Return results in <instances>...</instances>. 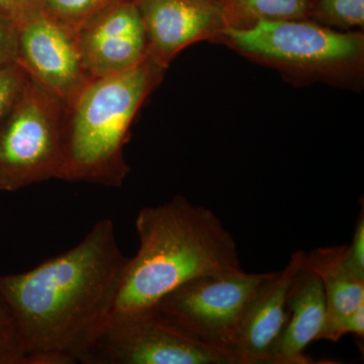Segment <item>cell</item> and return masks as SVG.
<instances>
[{"instance_id": "cell-1", "label": "cell", "mask_w": 364, "mask_h": 364, "mask_svg": "<svg viewBox=\"0 0 364 364\" xmlns=\"http://www.w3.org/2000/svg\"><path fill=\"white\" fill-rule=\"evenodd\" d=\"M129 259L114 223L104 219L70 250L28 272L0 277L26 364H85L114 311Z\"/></svg>"}, {"instance_id": "cell-2", "label": "cell", "mask_w": 364, "mask_h": 364, "mask_svg": "<svg viewBox=\"0 0 364 364\" xmlns=\"http://www.w3.org/2000/svg\"><path fill=\"white\" fill-rule=\"evenodd\" d=\"M138 252L128 267L112 313L156 305L189 280L243 272L231 232L210 208L176 196L143 208L135 221Z\"/></svg>"}, {"instance_id": "cell-3", "label": "cell", "mask_w": 364, "mask_h": 364, "mask_svg": "<svg viewBox=\"0 0 364 364\" xmlns=\"http://www.w3.org/2000/svg\"><path fill=\"white\" fill-rule=\"evenodd\" d=\"M166 69L149 56L131 70L93 78L65 105L62 181L123 184L130 171L124 149L132 124Z\"/></svg>"}, {"instance_id": "cell-4", "label": "cell", "mask_w": 364, "mask_h": 364, "mask_svg": "<svg viewBox=\"0 0 364 364\" xmlns=\"http://www.w3.org/2000/svg\"><path fill=\"white\" fill-rule=\"evenodd\" d=\"M214 42L294 82L349 88L363 83V33L339 32L311 20H261L247 28L228 26Z\"/></svg>"}, {"instance_id": "cell-5", "label": "cell", "mask_w": 364, "mask_h": 364, "mask_svg": "<svg viewBox=\"0 0 364 364\" xmlns=\"http://www.w3.org/2000/svg\"><path fill=\"white\" fill-rule=\"evenodd\" d=\"M64 109L58 97L28 76L21 95L0 121V191H16L61 179Z\"/></svg>"}, {"instance_id": "cell-6", "label": "cell", "mask_w": 364, "mask_h": 364, "mask_svg": "<svg viewBox=\"0 0 364 364\" xmlns=\"http://www.w3.org/2000/svg\"><path fill=\"white\" fill-rule=\"evenodd\" d=\"M85 364H234L229 354L191 338L156 306L112 313Z\"/></svg>"}, {"instance_id": "cell-7", "label": "cell", "mask_w": 364, "mask_h": 364, "mask_svg": "<svg viewBox=\"0 0 364 364\" xmlns=\"http://www.w3.org/2000/svg\"><path fill=\"white\" fill-rule=\"evenodd\" d=\"M269 273L243 270L203 275L170 291L155 306L163 317L189 337L233 359L231 349L242 310Z\"/></svg>"}, {"instance_id": "cell-8", "label": "cell", "mask_w": 364, "mask_h": 364, "mask_svg": "<svg viewBox=\"0 0 364 364\" xmlns=\"http://www.w3.org/2000/svg\"><path fill=\"white\" fill-rule=\"evenodd\" d=\"M16 63L46 90L69 104L92 80L76 32L41 9L18 23Z\"/></svg>"}, {"instance_id": "cell-9", "label": "cell", "mask_w": 364, "mask_h": 364, "mask_svg": "<svg viewBox=\"0 0 364 364\" xmlns=\"http://www.w3.org/2000/svg\"><path fill=\"white\" fill-rule=\"evenodd\" d=\"M79 51L91 78L131 70L149 57L136 0H116L76 30Z\"/></svg>"}, {"instance_id": "cell-10", "label": "cell", "mask_w": 364, "mask_h": 364, "mask_svg": "<svg viewBox=\"0 0 364 364\" xmlns=\"http://www.w3.org/2000/svg\"><path fill=\"white\" fill-rule=\"evenodd\" d=\"M140 9L149 56L168 68L188 46L214 42L229 26L225 9L203 0H136Z\"/></svg>"}, {"instance_id": "cell-11", "label": "cell", "mask_w": 364, "mask_h": 364, "mask_svg": "<svg viewBox=\"0 0 364 364\" xmlns=\"http://www.w3.org/2000/svg\"><path fill=\"white\" fill-rule=\"evenodd\" d=\"M305 256L303 250L291 254L284 269L270 272L246 301L231 349L235 364L269 363L287 322V293Z\"/></svg>"}, {"instance_id": "cell-12", "label": "cell", "mask_w": 364, "mask_h": 364, "mask_svg": "<svg viewBox=\"0 0 364 364\" xmlns=\"http://www.w3.org/2000/svg\"><path fill=\"white\" fill-rule=\"evenodd\" d=\"M287 318L268 364H311L306 347L320 340L326 320L322 282L301 267L287 293Z\"/></svg>"}, {"instance_id": "cell-13", "label": "cell", "mask_w": 364, "mask_h": 364, "mask_svg": "<svg viewBox=\"0 0 364 364\" xmlns=\"http://www.w3.org/2000/svg\"><path fill=\"white\" fill-rule=\"evenodd\" d=\"M346 248L320 247L306 253L304 267L318 275L324 289L326 320L320 340H327L345 317L364 304V279L347 267Z\"/></svg>"}, {"instance_id": "cell-14", "label": "cell", "mask_w": 364, "mask_h": 364, "mask_svg": "<svg viewBox=\"0 0 364 364\" xmlns=\"http://www.w3.org/2000/svg\"><path fill=\"white\" fill-rule=\"evenodd\" d=\"M242 20L236 28H247L257 21L309 20L310 0H233Z\"/></svg>"}, {"instance_id": "cell-15", "label": "cell", "mask_w": 364, "mask_h": 364, "mask_svg": "<svg viewBox=\"0 0 364 364\" xmlns=\"http://www.w3.org/2000/svg\"><path fill=\"white\" fill-rule=\"evenodd\" d=\"M309 18L339 32H360L364 28V0H317L310 2Z\"/></svg>"}, {"instance_id": "cell-16", "label": "cell", "mask_w": 364, "mask_h": 364, "mask_svg": "<svg viewBox=\"0 0 364 364\" xmlns=\"http://www.w3.org/2000/svg\"><path fill=\"white\" fill-rule=\"evenodd\" d=\"M114 1L116 0H41V6L48 16L76 32L79 26Z\"/></svg>"}, {"instance_id": "cell-17", "label": "cell", "mask_w": 364, "mask_h": 364, "mask_svg": "<svg viewBox=\"0 0 364 364\" xmlns=\"http://www.w3.org/2000/svg\"><path fill=\"white\" fill-rule=\"evenodd\" d=\"M26 354L20 328L0 289V364H26Z\"/></svg>"}, {"instance_id": "cell-18", "label": "cell", "mask_w": 364, "mask_h": 364, "mask_svg": "<svg viewBox=\"0 0 364 364\" xmlns=\"http://www.w3.org/2000/svg\"><path fill=\"white\" fill-rule=\"evenodd\" d=\"M28 80V73L16 62L0 67V121L13 107Z\"/></svg>"}, {"instance_id": "cell-19", "label": "cell", "mask_w": 364, "mask_h": 364, "mask_svg": "<svg viewBox=\"0 0 364 364\" xmlns=\"http://www.w3.org/2000/svg\"><path fill=\"white\" fill-rule=\"evenodd\" d=\"M345 261L354 274L364 279V208L361 205L350 245H347Z\"/></svg>"}, {"instance_id": "cell-20", "label": "cell", "mask_w": 364, "mask_h": 364, "mask_svg": "<svg viewBox=\"0 0 364 364\" xmlns=\"http://www.w3.org/2000/svg\"><path fill=\"white\" fill-rule=\"evenodd\" d=\"M18 23L0 13V67L16 62Z\"/></svg>"}, {"instance_id": "cell-21", "label": "cell", "mask_w": 364, "mask_h": 364, "mask_svg": "<svg viewBox=\"0 0 364 364\" xmlns=\"http://www.w3.org/2000/svg\"><path fill=\"white\" fill-rule=\"evenodd\" d=\"M346 334H354L363 338L364 336V304L358 306L354 312L349 314L330 333L327 340L332 342L339 341Z\"/></svg>"}, {"instance_id": "cell-22", "label": "cell", "mask_w": 364, "mask_h": 364, "mask_svg": "<svg viewBox=\"0 0 364 364\" xmlns=\"http://www.w3.org/2000/svg\"><path fill=\"white\" fill-rule=\"evenodd\" d=\"M42 9L41 0H0V13L20 23Z\"/></svg>"}, {"instance_id": "cell-23", "label": "cell", "mask_w": 364, "mask_h": 364, "mask_svg": "<svg viewBox=\"0 0 364 364\" xmlns=\"http://www.w3.org/2000/svg\"><path fill=\"white\" fill-rule=\"evenodd\" d=\"M203 1L210 2V4H215V6H219L223 7V9H225L221 0H203Z\"/></svg>"}]
</instances>
